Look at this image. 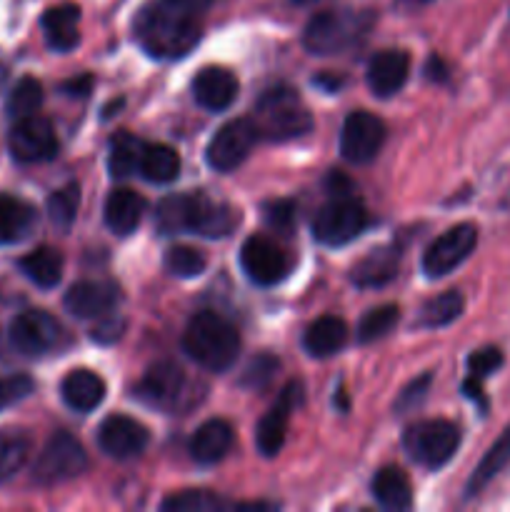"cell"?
<instances>
[{"label":"cell","mask_w":510,"mask_h":512,"mask_svg":"<svg viewBox=\"0 0 510 512\" xmlns=\"http://www.w3.org/2000/svg\"><path fill=\"white\" fill-rule=\"evenodd\" d=\"M238 223V210L203 193L168 195L155 208V228L163 235L198 233L205 238H225Z\"/></svg>","instance_id":"cell-1"},{"label":"cell","mask_w":510,"mask_h":512,"mask_svg":"<svg viewBox=\"0 0 510 512\" xmlns=\"http://www.w3.org/2000/svg\"><path fill=\"white\" fill-rule=\"evenodd\" d=\"M135 40L158 60L183 58L200 40L198 18L173 8L168 0H153L135 18Z\"/></svg>","instance_id":"cell-2"},{"label":"cell","mask_w":510,"mask_h":512,"mask_svg":"<svg viewBox=\"0 0 510 512\" xmlns=\"http://www.w3.org/2000/svg\"><path fill=\"white\" fill-rule=\"evenodd\" d=\"M183 350L190 360L210 373H225L240 353V333L218 313H198L183 335Z\"/></svg>","instance_id":"cell-3"},{"label":"cell","mask_w":510,"mask_h":512,"mask_svg":"<svg viewBox=\"0 0 510 512\" xmlns=\"http://www.w3.org/2000/svg\"><path fill=\"white\" fill-rule=\"evenodd\" d=\"M253 123L260 138L268 140H293L313 128L308 108L300 95L288 85H275L260 95L255 105Z\"/></svg>","instance_id":"cell-4"},{"label":"cell","mask_w":510,"mask_h":512,"mask_svg":"<svg viewBox=\"0 0 510 512\" xmlns=\"http://www.w3.org/2000/svg\"><path fill=\"white\" fill-rule=\"evenodd\" d=\"M373 25L370 13L355 10H325L310 18L303 30V45L313 55H340L358 45Z\"/></svg>","instance_id":"cell-5"},{"label":"cell","mask_w":510,"mask_h":512,"mask_svg":"<svg viewBox=\"0 0 510 512\" xmlns=\"http://www.w3.org/2000/svg\"><path fill=\"white\" fill-rule=\"evenodd\" d=\"M460 445V430L450 420H420L403 435V448L413 463L428 470L450 463Z\"/></svg>","instance_id":"cell-6"},{"label":"cell","mask_w":510,"mask_h":512,"mask_svg":"<svg viewBox=\"0 0 510 512\" xmlns=\"http://www.w3.org/2000/svg\"><path fill=\"white\" fill-rule=\"evenodd\" d=\"M368 225V210L353 195H335L315 213L313 238L328 248H340L358 238Z\"/></svg>","instance_id":"cell-7"},{"label":"cell","mask_w":510,"mask_h":512,"mask_svg":"<svg viewBox=\"0 0 510 512\" xmlns=\"http://www.w3.org/2000/svg\"><path fill=\"white\" fill-rule=\"evenodd\" d=\"M85 468H88V455L80 440H75L70 433H55L40 450L33 475L40 485H55L78 478L85 473Z\"/></svg>","instance_id":"cell-8"},{"label":"cell","mask_w":510,"mask_h":512,"mask_svg":"<svg viewBox=\"0 0 510 512\" xmlns=\"http://www.w3.org/2000/svg\"><path fill=\"white\" fill-rule=\"evenodd\" d=\"M478 245V228L470 223L453 225L445 230L440 238L425 248L423 253V273L428 278H443V275L453 273L455 268L470 258V253Z\"/></svg>","instance_id":"cell-9"},{"label":"cell","mask_w":510,"mask_h":512,"mask_svg":"<svg viewBox=\"0 0 510 512\" xmlns=\"http://www.w3.org/2000/svg\"><path fill=\"white\" fill-rule=\"evenodd\" d=\"M258 138L260 135L253 118L230 120V123H225L213 135V140L208 143V150H205V160L218 173H230V170L245 163V158L250 155L253 145L258 143Z\"/></svg>","instance_id":"cell-10"},{"label":"cell","mask_w":510,"mask_h":512,"mask_svg":"<svg viewBox=\"0 0 510 512\" xmlns=\"http://www.w3.org/2000/svg\"><path fill=\"white\" fill-rule=\"evenodd\" d=\"M8 150L18 163H45L58 153V138H55L53 123L40 115L15 120L8 133Z\"/></svg>","instance_id":"cell-11"},{"label":"cell","mask_w":510,"mask_h":512,"mask_svg":"<svg viewBox=\"0 0 510 512\" xmlns=\"http://www.w3.org/2000/svg\"><path fill=\"white\" fill-rule=\"evenodd\" d=\"M385 143V125L368 110H355L345 118L340 130V153L355 165H365L380 153Z\"/></svg>","instance_id":"cell-12"},{"label":"cell","mask_w":510,"mask_h":512,"mask_svg":"<svg viewBox=\"0 0 510 512\" xmlns=\"http://www.w3.org/2000/svg\"><path fill=\"white\" fill-rule=\"evenodd\" d=\"M300 403H303V383L300 380H290L280 390L278 403L260 418L258 430H255V445H258L260 455L275 458L283 450L285 435H288V418Z\"/></svg>","instance_id":"cell-13"},{"label":"cell","mask_w":510,"mask_h":512,"mask_svg":"<svg viewBox=\"0 0 510 512\" xmlns=\"http://www.w3.org/2000/svg\"><path fill=\"white\" fill-rule=\"evenodd\" d=\"M60 340V323L45 310H25L10 323V345L20 355L40 358Z\"/></svg>","instance_id":"cell-14"},{"label":"cell","mask_w":510,"mask_h":512,"mask_svg":"<svg viewBox=\"0 0 510 512\" xmlns=\"http://www.w3.org/2000/svg\"><path fill=\"white\" fill-rule=\"evenodd\" d=\"M240 265L255 285H275L288 275L290 260L283 248L263 235H253L240 248Z\"/></svg>","instance_id":"cell-15"},{"label":"cell","mask_w":510,"mask_h":512,"mask_svg":"<svg viewBox=\"0 0 510 512\" xmlns=\"http://www.w3.org/2000/svg\"><path fill=\"white\" fill-rule=\"evenodd\" d=\"M150 443V433L145 425L128 415H110L98 428V445L108 458L130 460L138 458Z\"/></svg>","instance_id":"cell-16"},{"label":"cell","mask_w":510,"mask_h":512,"mask_svg":"<svg viewBox=\"0 0 510 512\" xmlns=\"http://www.w3.org/2000/svg\"><path fill=\"white\" fill-rule=\"evenodd\" d=\"M118 303L120 290L110 280H80V283L70 285L63 298L65 310L80 320L105 318Z\"/></svg>","instance_id":"cell-17"},{"label":"cell","mask_w":510,"mask_h":512,"mask_svg":"<svg viewBox=\"0 0 510 512\" xmlns=\"http://www.w3.org/2000/svg\"><path fill=\"white\" fill-rule=\"evenodd\" d=\"M138 400L150 408L173 410L185 395V375L173 363H155L135 388Z\"/></svg>","instance_id":"cell-18"},{"label":"cell","mask_w":510,"mask_h":512,"mask_svg":"<svg viewBox=\"0 0 510 512\" xmlns=\"http://www.w3.org/2000/svg\"><path fill=\"white\" fill-rule=\"evenodd\" d=\"M193 98L200 108L210 113L228 110L238 98V80L230 70L210 65L200 70L198 78L193 80Z\"/></svg>","instance_id":"cell-19"},{"label":"cell","mask_w":510,"mask_h":512,"mask_svg":"<svg viewBox=\"0 0 510 512\" xmlns=\"http://www.w3.org/2000/svg\"><path fill=\"white\" fill-rule=\"evenodd\" d=\"M410 75V58L405 50H380L368 63V88L378 98H390L400 93Z\"/></svg>","instance_id":"cell-20"},{"label":"cell","mask_w":510,"mask_h":512,"mask_svg":"<svg viewBox=\"0 0 510 512\" xmlns=\"http://www.w3.org/2000/svg\"><path fill=\"white\" fill-rule=\"evenodd\" d=\"M80 8L75 3H58L48 8L40 20L45 43L55 53H68L80 43Z\"/></svg>","instance_id":"cell-21"},{"label":"cell","mask_w":510,"mask_h":512,"mask_svg":"<svg viewBox=\"0 0 510 512\" xmlns=\"http://www.w3.org/2000/svg\"><path fill=\"white\" fill-rule=\"evenodd\" d=\"M60 395H63V403L75 413H93L105 400V380L93 370H70L60 383Z\"/></svg>","instance_id":"cell-22"},{"label":"cell","mask_w":510,"mask_h":512,"mask_svg":"<svg viewBox=\"0 0 510 512\" xmlns=\"http://www.w3.org/2000/svg\"><path fill=\"white\" fill-rule=\"evenodd\" d=\"M145 208H148V203H145L143 195L135 193V190L130 188H115L113 193L108 195V200H105V225H108L110 233L115 235L135 233L140 220H143Z\"/></svg>","instance_id":"cell-23"},{"label":"cell","mask_w":510,"mask_h":512,"mask_svg":"<svg viewBox=\"0 0 510 512\" xmlns=\"http://www.w3.org/2000/svg\"><path fill=\"white\" fill-rule=\"evenodd\" d=\"M233 448V428L228 420H208L195 430L190 440V455L200 465H215Z\"/></svg>","instance_id":"cell-24"},{"label":"cell","mask_w":510,"mask_h":512,"mask_svg":"<svg viewBox=\"0 0 510 512\" xmlns=\"http://www.w3.org/2000/svg\"><path fill=\"white\" fill-rule=\"evenodd\" d=\"M38 215L30 203L15 195L0 193V245H15L33 233Z\"/></svg>","instance_id":"cell-25"},{"label":"cell","mask_w":510,"mask_h":512,"mask_svg":"<svg viewBox=\"0 0 510 512\" xmlns=\"http://www.w3.org/2000/svg\"><path fill=\"white\" fill-rule=\"evenodd\" d=\"M348 343V325L345 320L335 318V315H323L315 323L308 325L303 335V348L313 358H330V355L340 353Z\"/></svg>","instance_id":"cell-26"},{"label":"cell","mask_w":510,"mask_h":512,"mask_svg":"<svg viewBox=\"0 0 510 512\" xmlns=\"http://www.w3.org/2000/svg\"><path fill=\"white\" fill-rule=\"evenodd\" d=\"M400 253L395 248L370 250L363 260L353 268V283L358 288H383L398 275Z\"/></svg>","instance_id":"cell-27"},{"label":"cell","mask_w":510,"mask_h":512,"mask_svg":"<svg viewBox=\"0 0 510 512\" xmlns=\"http://www.w3.org/2000/svg\"><path fill=\"white\" fill-rule=\"evenodd\" d=\"M370 490H373V498L378 500L380 508L385 510H408L413 505V488H410L408 475L395 465L380 468Z\"/></svg>","instance_id":"cell-28"},{"label":"cell","mask_w":510,"mask_h":512,"mask_svg":"<svg viewBox=\"0 0 510 512\" xmlns=\"http://www.w3.org/2000/svg\"><path fill=\"white\" fill-rule=\"evenodd\" d=\"M18 265L25 278L43 290L55 288L60 283V278H63V255H60V250L50 248V245L35 248L33 253L20 258Z\"/></svg>","instance_id":"cell-29"},{"label":"cell","mask_w":510,"mask_h":512,"mask_svg":"<svg viewBox=\"0 0 510 512\" xmlns=\"http://www.w3.org/2000/svg\"><path fill=\"white\" fill-rule=\"evenodd\" d=\"M138 173L148 183H173L180 175V155L170 145L163 143H145L140 153Z\"/></svg>","instance_id":"cell-30"},{"label":"cell","mask_w":510,"mask_h":512,"mask_svg":"<svg viewBox=\"0 0 510 512\" xmlns=\"http://www.w3.org/2000/svg\"><path fill=\"white\" fill-rule=\"evenodd\" d=\"M508 463H510V423H508V428L500 433V438L490 445V450L483 455V460L478 463V468L473 470L468 485H465V495H468V498L478 495L485 485L493 483V480L503 473L505 465Z\"/></svg>","instance_id":"cell-31"},{"label":"cell","mask_w":510,"mask_h":512,"mask_svg":"<svg viewBox=\"0 0 510 512\" xmlns=\"http://www.w3.org/2000/svg\"><path fill=\"white\" fill-rule=\"evenodd\" d=\"M465 298L458 293V290H445V293L435 295L428 303L420 308L418 315V328H445V325L455 323V320L463 315Z\"/></svg>","instance_id":"cell-32"},{"label":"cell","mask_w":510,"mask_h":512,"mask_svg":"<svg viewBox=\"0 0 510 512\" xmlns=\"http://www.w3.org/2000/svg\"><path fill=\"white\" fill-rule=\"evenodd\" d=\"M143 140H138L130 133H118L110 140V153H108V170L113 178L123 180L138 173L140 153H143Z\"/></svg>","instance_id":"cell-33"},{"label":"cell","mask_w":510,"mask_h":512,"mask_svg":"<svg viewBox=\"0 0 510 512\" xmlns=\"http://www.w3.org/2000/svg\"><path fill=\"white\" fill-rule=\"evenodd\" d=\"M40 105H43V85H40V80L25 75V78H20L18 83L13 85V90L8 93V100H5V113H8L13 120H20L38 113Z\"/></svg>","instance_id":"cell-34"},{"label":"cell","mask_w":510,"mask_h":512,"mask_svg":"<svg viewBox=\"0 0 510 512\" xmlns=\"http://www.w3.org/2000/svg\"><path fill=\"white\" fill-rule=\"evenodd\" d=\"M80 208V188L78 183H68L50 193L48 198V218L60 233H68L73 228L75 218H78Z\"/></svg>","instance_id":"cell-35"},{"label":"cell","mask_w":510,"mask_h":512,"mask_svg":"<svg viewBox=\"0 0 510 512\" xmlns=\"http://www.w3.org/2000/svg\"><path fill=\"white\" fill-rule=\"evenodd\" d=\"M163 265L170 275L175 278H198L208 268V258H205L203 250L190 248V245H173V248L165 250Z\"/></svg>","instance_id":"cell-36"},{"label":"cell","mask_w":510,"mask_h":512,"mask_svg":"<svg viewBox=\"0 0 510 512\" xmlns=\"http://www.w3.org/2000/svg\"><path fill=\"white\" fill-rule=\"evenodd\" d=\"M30 453L28 435L20 430H5L0 433V480H8L25 465Z\"/></svg>","instance_id":"cell-37"},{"label":"cell","mask_w":510,"mask_h":512,"mask_svg":"<svg viewBox=\"0 0 510 512\" xmlns=\"http://www.w3.org/2000/svg\"><path fill=\"white\" fill-rule=\"evenodd\" d=\"M400 320V308L398 305H378V308L368 310V313L360 318L358 325V340L360 343H375V340L385 338L390 330L398 325Z\"/></svg>","instance_id":"cell-38"},{"label":"cell","mask_w":510,"mask_h":512,"mask_svg":"<svg viewBox=\"0 0 510 512\" xmlns=\"http://www.w3.org/2000/svg\"><path fill=\"white\" fill-rule=\"evenodd\" d=\"M220 505L223 503L213 493H205V490H185V493L163 500V510L168 512H210L218 510Z\"/></svg>","instance_id":"cell-39"},{"label":"cell","mask_w":510,"mask_h":512,"mask_svg":"<svg viewBox=\"0 0 510 512\" xmlns=\"http://www.w3.org/2000/svg\"><path fill=\"white\" fill-rule=\"evenodd\" d=\"M278 368H280V363L275 358H270V355H258V358H255L248 368H245L243 378H240V385H243V388H250V390L265 388V385L273 380L275 370Z\"/></svg>","instance_id":"cell-40"},{"label":"cell","mask_w":510,"mask_h":512,"mask_svg":"<svg viewBox=\"0 0 510 512\" xmlns=\"http://www.w3.org/2000/svg\"><path fill=\"white\" fill-rule=\"evenodd\" d=\"M430 383H433V375L430 373L410 380V383L403 388V393L398 395V400H395V405H393L395 413L403 415V413H408V410H413L415 405L423 403L425 395H428V390H430Z\"/></svg>","instance_id":"cell-41"},{"label":"cell","mask_w":510,"mask_h":512,"mask_svg":"<svg viewBox=\"0 0 510 512\" xmlns=\"http://www.w3.org/2000/svg\"><path fill=\"white\" fill-rule=\"evenodd\" d=\"M500 365H503V353L490 345V348H480L470 355L468 373H470V378L483 380V378H488V375H493Z\"/></svg>","instance_id":"cell-42"},{"label":"cell","mask_w":510,"mask_h":512,"mask_svg":"<svg viewBox=\"0 0 510 512\" xmlns=\"http://www.w3.org/2000/svg\"><path fill=\"white\" fill-rule=\"evenodd\" d=\"M30 390H33V380H30L28 375H10V378H0V410L18 403V400H23Z\"/></svg>","instance_id":"cell-43"},{"label":"cell","mask_w":510,"mask_h":512,"mask_svg":"<svg viewBox=\"0 0 510 512\" xmlns=\"http://www.w3.org/2000/svg\"><path fill=\"white\" fill-rule=\"evenodd\" d=\"M265 223L275 230H290L295 223V205L290 200H275L263 208Z\"/></svg>","instance_id":"cell-44"},{"label":"cell","mask_w":510,"mask_h":512,"mask_svg":"<svg viewBox=\"0 0 510 512\" xmlns=\"http://www.w3.org/2000/svg\"><path fill=\"white\" fill-rule=\"evenodd\" d=\"M123 328H125L123 320L108 318V320H103V323H100L98 328L93 330V340H98V343H115V340H118L120 335H123Z\"/></svg>","instance_id":"cell-45"},{"label":"cell","mask_w":510,"mask_h":512,"mask_svg":"<svg viewBox=\"0 0 510 512\" xmlns=\"http://www.w3.org/2000/svg\"><path fill=\"white\" fill-rule=\"evenodd\" d=\"M173 8L183 10V13L193 15V18H200V15L205 13V10H210L213 5H218L220 0H168Z\"/></svg>","instance_id":"cell-46"},{"label":"cell","mask_w":510,"mask_h":512,"mask_svg":"<svg viewBox=\"0 0 510 512\" xmlns=\"http://www.w3.org/2000/svg\"><path fill=\"white\" fill-rule=\"evenodd\" d=\"M463 393L468 395L470 400H475V403H480L485 408V398H483V388H480V380L478 378H468L463 383Z\"/></svg>","instance_id":"cell-47"},{"label":"cell","mask_w":510,"mask_h":512,"mask_svg":"<svg viewBox=\"0 0 510 512\" xmlns=\"http://www.w3.org/2000/svg\"><path fill=\"white\" fill-rule=\"evenodd\" d=\"M63 90L68 95H88L90 90V78H80V80H70V83L63 85Z\"/></svg>","instance_id":"cell-48"}]
</instances>
